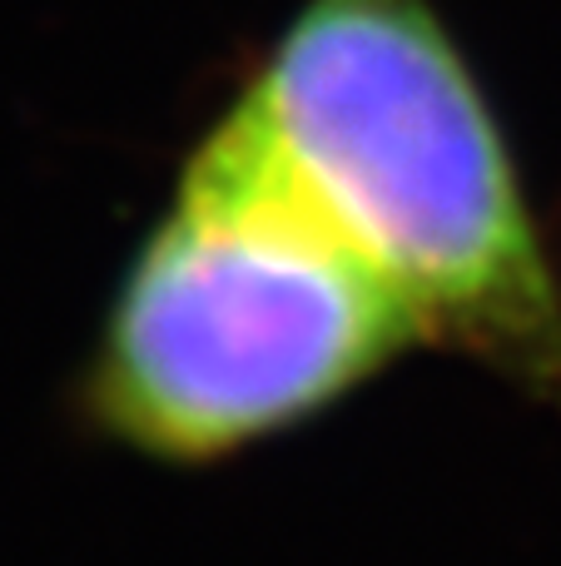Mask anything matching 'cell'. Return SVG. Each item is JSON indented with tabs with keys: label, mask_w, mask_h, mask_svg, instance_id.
<instances>
[{
	"label": "cell",
	"mask_w": 561,
	"mask_h": 566,
	"mask_svg": "<svg viewBox=\"0 0 561 566\" xmlns=\"http://www.w3.org/2000/svg\"><path fill=\"white\" fill-rule=\"evenodd\" d=\"M224 115L417 338L561 408V274L433 0H304Z\"/></svg>",
	"instance_id": "6da1fadb"
},
{
	"label": "cell",
	"mask_w": 561,
	"mask_h": 566,
	"mask_svg": "<svg viewBox=\"0 0 561 566\" xmlns=\"http://www.w3.org/2000/svg\"><path fill=\"white\" fill-rule=\"evenodd\" d=\"M417 343L407 308L219 119L109 293L80 402L155 462H224L324 418Z\"/></svg>",
	"instance_id": "7a4b0ae2"
}]
</instances>
